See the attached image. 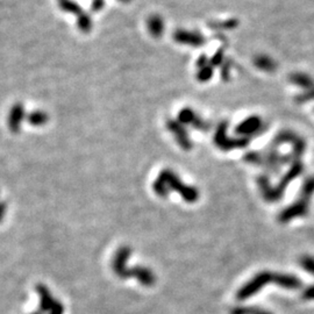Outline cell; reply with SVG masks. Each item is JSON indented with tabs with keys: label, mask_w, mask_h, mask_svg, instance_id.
Wrapping results in <instances>:
<instances>
[{
	"label": "cell",
	"mask_w": 314,
	"mask_h": 314,
	"mask_svg": "<svg viewBox=\"0 0 314 314\" xmlns=\"http://www.w3.org/2000/svg\"><path fill=\"white\" fill-rule=\"evenodd\" d=\"M305 297L306 298H314V288H309L306 293H305Z\"/></svg>",
	"instance_id": "obj_4"
},
{
	"label": "cell",
	"mask_w": 314,
	"mask_h": 314,
	"mask_svg": "<svg viewBox=\"0 0 314 314\" xmlns=\"http://www.w3.org/2000/svg\"><path fill=\"white\" fill-rule=\"evenodd\" d=\"M302 267H304L309 273L314 275V258L306 257L302 261Z\"/></svg>",
	"instance_id": "obj_3"
},
{
	"label": "cell",
	"mask_w": 314,
	"mask_h": 314,
	"mask_svg": "<svg viewBox=\"0 0 314 314\" xmlns=\"http://www.w3.org/2000/svg\"><path fill=\"white\" fill-rule=\"evenodd\" d=\"M22 114H24V109H22L21 105H16L15 107H13L10 115V126L13 131H18V129H19L22 116H24Z\"/></svg>",
	"instance_id": "obj_1"
},
{
	"label": "cell",
	"mask_w": 314,
	"mask_h": 314,
	"mask_svg": "<svg viewBox=\"0 0 314 314\" xmlns=\"http://www.w3.org/2000/svg\"><path fill=\"white\" fill-rule=\"evenodd\" d=\"M44 119H46V115L43 113H40V112H37V113H31L29 116V123L31 125H41L44 123Z\"/></svg>",
	"instance_id": "obj_2"
}]
</instances>
